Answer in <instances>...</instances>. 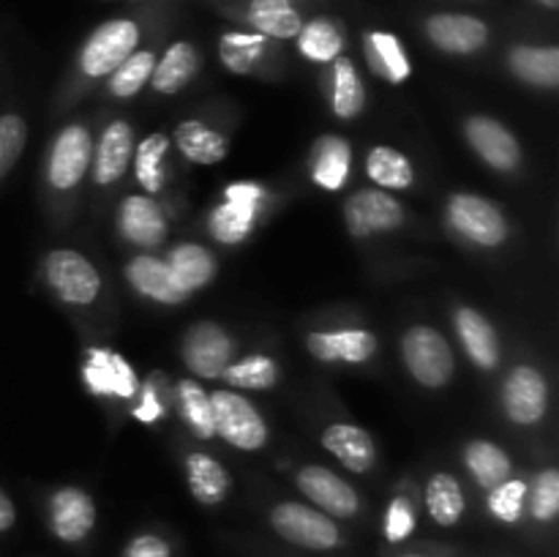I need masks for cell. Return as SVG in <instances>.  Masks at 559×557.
<instances>
[{"instance_id":"obj_1","label":"cell","mask_w":559,"mask_h":557,"mask_svg":"<svg viewBox=\"0 0 559 557\" xmlns=\"http://www.w3.org/2000/svg\"><path fill=\"white\" fill-rule=\"evenodd\" d=\"M207 399H211L216 435H222L229 446L240 451H257L265 446L267 426L249 399L233 391H213Z\"/></svg>"},{"instance_id":"obj_2","label":"cell","mask_w":559,"mask_h":557,"mask_svg":"<svg viewBox=\"0 0 559 557\" xmlns=\"http://www.w3.org/2000/svg\"><path fill=\"white\" fill-rule=\"evenodd\" d=\"M402 355L415 380L426 388H442L453 375V353L440 331L429 325L409 328L402 342Z\"/></svg>"},{"instance_id":"obj_3","label":"cell","mask_w":559,"mask_h":557,"mask_svg":"<svg viewBox=\"0 0 559 557\" xmlns=\"http://www.w3.org/2000/svg\"><path fill=\"white\" fill-rule=\"evenodd\" d=\"M140 42V27L131 20H109L91 33L80 55L87 76H107L129 58Z\"/></svg>"},{"instance_id":"obj_4","label":"cell","mask_w":559,"mask_h":557,"mask_svg":"<svg viewBox=\"0 0 559 557\" xmlns=\"http://www.w3.org/2000/svg\"><path fill=\"white\" fill-rule=\"evenodd\" d=\"M271 524L282 538H287L289 544L306 546V549H333L342 541L333 519L314 508L300 506V502H282L273 508Z\"/></svg>"},{"instance_id":"obj_5","label":"cell","mask_w":559,"mask_h":557,"mask_svg":"<svg viewBox=\"0 0 559 557\" xmlns=\"http://www.w3.org/2000/svg\"><path fill=\"white\" fill-rule=\"evenodd\" d=\"M448 222L478 246H500L508 238V222L495 202L475 194H456L448 202Z\"/></svg>"},{"instance_id":"obj_6","label":"cell","mask_w":559,"mask_h":557,"mask_svg":"<svg viewBox=\"0 0 559 557\" xmlns=\"http://www.w3.org/2000/svg\"><path fill=\"white\" fill-rule=\"evenodd\" d=\"M47 282L66 304H91L102 289L96 268L80 251L58 249L47 257Z\"/></svg>"},{"instance_id":"obj_7","label":"cell","mask_w":559,"mask_h":557,"mask_svg":"<svg viewBox=\"0 0 559 557\" xmlns=\"http://www.w3.org/2000/svg\"><path fill=\"white\" fill-rule=\"evenodd\" d=\"M344 218H347V227L355 238H369L374 233L402 227L404 208L388 191L366 189L349 197L347 205H344Z\"/></svg>"},{"instance_id":"obj_8","label":"cell","mask_w":559,"mask_h":557,"mask_svg":"<svg viewBox=\"0 0 559 557\" xmlns=\"http://www.w3.org/2000/svg\"><path fill=\"white\" fill-rule=\"evenodd\" d=\"M235 353V342L227 336V331L213 322H200L191 328L183 339V360L194 375L205 380H216L224 375Z\"/></svg>"},{"instance_id":"obj_9","label":"cell","mask_w":559,"mask_h":557,"mask_svg":"<svg viewBox=\"0 0 559 557\" xmlns=\"http://www.w3.org/2000/svg\"><path fill=\"white\" fill-rule=\"evenodd\" d=\"M265 191L254 183H235L227 189V202L218 205L211 216V229L222 244H238L254 227L260 202Z\"/></svg>"},{"instance_id":"obj_10","label":"cell","mask_w":559,"mask_h":557,"mask_svg":"<svg viewBox=\"0 0 559 557\" xmlns=\"http://www.w3.org/2000/svg\"><path fill=\"white\" fill-rule=\"evenodd\" d=\"M546 402H549V388H546L544 375L533 366H516L508 375L502 386V404L513 424H538L546 415Z\"/></svg>"},{"instance_id":"obj_11","label":"cell","mask_w":559,"mask_h":557,"mask_svg":"<svg viewBox=\"0 0 559 557\" xmlns=\"http://www.w3.org/2000/svg\"><path fill=\"white\" fill-rule=\"evenodd\" d=\"M93 158V142L85 126H66L49 153V183L55 189H74Z\"/></svg>"},{"instance_id":"obj_12","label":"cell","mask_w":559,"mask_h":557,"mask_svg":"<svg viewBox=\"0 0 559 557\" xmlns=\"http://www.w3.org/2000/svg\"><path fill=\"white\" fill-rule=\"evenodd\" d=\"M464 134H467L469 145L475 147L480 158H484L489 167L502 169H516L522 162V147H519L516 137L495 118H486V115H475L464 123Z\"/></svg>"},{"instance_id":"obj_13","label":"cell","mask_w":559,"mask_h":557,"mask_svg":"<svg viewBox=\"0 0 559 557\" xmlns=\"http://www.w3.org/2000/svg\"><path fill=\"white\" fill-rule=\"evenodd\" d=\"M298 486L311 502H317V506L325 513H331V517L347 519L358 513V491H355L347 481L338 478L333 470L317 467V464L304 467L298 473Z\"/></svg>"},{"instance_id":"obj_14","label":"cell","mask_w":559,"mask_h":557,"mask_svg":"<svg viewBox=\"0 0 559 557\" xmlns=\"http://www.w3.org/2000/svg\"><path fill=\"white\" fill-rule=\"evenodd\" d=\"M96 524V506L91 495L76 486H66L49 497V528L66 544L85 538Z\"/></svg>"},{"instance_id":"obj_15","label":"cell","mask_w":559,"mask_h":557,"mask_svg":"<svg viewBox=\"0 0 559 557\" xmlns=\"http://www.w3.org/2000/svg\"><path fill=\"white\" fill-rule=\"evenodd\" d=\"M426 36L435 47L451 55H473L489 42V27L484 20L469 14H437L426 22Z\"/></svg>"},{"instance_id":"obj_16","label":"cell","mask_w":559,"mask_h":557,"mask_svg":"<svg viewBox=\"0 0 559 557\" xmlns=\"http://www.w3.org/2000/svg\"><path fill=\"white\" fill-rule=\"evenodd\" d=\"M85 382L93 393L102 396H134L136 375L118 353L93 347L85 360Z\"/></svg>"},{"instance_id":"obj_17","label":"cell","mask_w":559,"mask_h":557,"mask_svg":"<svg viewBox=\"0 0 559 557\" xmlns=\"http://www.w3.org/2000/svg\"><path fill=\"white\" fill-rule=\"evenodd\" d=\"M118 227L136 246H158L167 235L164 213L151 197H126L118 213Z\"/></svg>"},{"instance_id":"obj_18","label":"cell","mask_w":559,"mask_h":557,"mask_svg":"<svg viewBox=\"0 0 559 557\" xmlns=\"http://www.w3.org/2000/svg\"><path fill=\"white\" fill-rule=\"evenodd\" d=\"M131 287L145 298L158 300V304H180L186 300V289L180 287L178 278L173 276L167 262L156 260V257H136L126 268Z\"/></svg>"},{"instance_id":"obj_19","label":"cell","mask_w":559,"mask_h":557,"mask_svg":"<svg viewBox=\"0 0 559 557\" xmlns=\"http://www.w3.org/2000/svg\"><path fill=\"white\" fill-rule=\"evenodd\" d=\"M322 446L338 459L353 473H369L377 462L374 442H371L369 431L353 424H333L328 426L322 435Z\"/></svg>"},{"instance_id":"obj_20","label":"cell","mask_w":559,"mask_h":557,"mask_svg":"<svg viewBox=\"0 0 559 557\" xmlns=\"http://www.w3.org/2000/svg\"><path fill=\"white\" fill-rule=\"evenodd\" d=\"M309 349L314 358L325 364H364L377 353V339L369 331H336V333H311Z\"/></svg>"},{"instance_id":"obj_21","label":"cell","mask_w":559,"mask_h":557,"mask_svg":"<svg viewBox=\"0 0 559 557\" xmlns=\"http://www.w3.org/2000/svg\"><path fill=\"white\" fill-rule=\"evenodd\" d=\"M131 151H134L131 126L123 123V120L109 123L107 131L102 134V142H98L96 156H93V178H96V183H115L129 167Z\"/></svg>"},{"instance_id":"obj_22","label":"cell","mask_w":559,"mask_h":557,"mask_svg":"<svg viewBox=\"0 0 559 557\" xmlns=\"http://www.w3.org/2000/svg\"><path fill=\"white\" fill-rule=\"evenodd\" d=\"M456 331L462 339L464 349L469 358L480 366V369H495L500 364V344H497V333L491 322L486 320L480 311L475 309H459L456 311Z\"/></svg>"},{"instance_id":"obj_23","label":"cell","mask_w":559,"mask_h":557,"mask_svg":"<svg viewBox=\"0 0 559 557\" xmlns=\"http://www.w3.org/2000/svg\"><path fill=\"white\" fill-rule=\"evenodd\" d=\"M349 162H353V151H349L347 140L333 134L320 137L314 145V156H311V178L328 191L342 189L347 183Z\"/></svg>"},{"instance_id":"obj_24","label":"cell","mask_w":559,"mask_h":557,"mask_svg":"<svg viewBox=\"0 0 559 557\" xmlns=\"http://www.w3.org/2000/svg\"><path fill=\"white\" fill-rule=\"evenodd\" d=\"M200 69V55L189 42H175L164 58L153 66L151 85L158 93H178Z\"/></svg>"},{"instance_id":"obj_25","label":"cell","mask_w":559,"mask_h":557,"mask_svg":"<svg viewBox=\"0 0 559 557\" xmlns=\"http://www.w3.org/2000/svg\"><path fill=\"white\" fill-rule=\"evenodd\" d=\"M249 22L260 36L295 38L304 27L298 9L289 0H251Z\"/></svg>"},{"instance_id":"obj_26","label":"cell","mask_w":559,"mask_h":557,"mask_svg":"<svg viewBox=\"0 0 559 557\" xmlns=\"http://www.w3.org/2000/svg\"><path fill=\"white\" fill-rule=\"evenodd\" d=\"M167 265L186 293L205 287L216 276V260H213L211 251L197 244L175 246L167 257Z\"/></svg>"},{"instance_id":"obj_27","label":"cell","mask_w":559,"mask_h":557,"mask_svg":"<svg viewBox=\"0 0 559 557\" xmlns=\"http://www.w3.org/2000/svg\"><path fill=\"white\" fill-rule=\"evenodd\" d=\"M511 71L519 80L538 87L559 85V49L557 47H516L511 52Z\"/></svg>"},{"instance_id":"obj_28","label":"cell","mask_w":559,"mask_h":557,"mask_svg":"<svg viewBox=\"0 0 559 557\" xmlns=\"http://www.w3.org/2000/svg\"><path fill=\"white\" fill-rule=\"evenodd\" d=\"M186 473H189V489L205 506H216L227 497L229 475L222 464L207 453H191L186 459Z\"/></svg>"},{"instance_id":"obj_29","label":"cell","mask_w":559,"mask_h":557,"mask_svg":"<svg viewBox=\"0 0 559 557\" xmlns=\"http://www.w3.org/2000/svg\"><path fill=\"white\" fill-rule=\"evenodd\" d=\"M464 462H467V470L473 473V478L489 491L495 486L506 484L513 473V464L508 459V453L500 446L486 440L469 442L467 451H464Z\"/></svg>"},{"instance_id":"obj_30","label":"cell","mask_w":559,"mask_h":557,"mask_svg":"<svg viewBox=\"0 0 559 557\" xmlns=\"http://www.w3.org/2000/svg\"><path fill=\"white\" fill-rule=\"evenodd\" d=\"M175 142L194 164H216L227 156V140L200 120H186L175 131Z\"/></svg>"},{"instance_id":"obj_31","label":"cell","mask_w":559,"mask_h":557,"mask_svg":"<svg viewBox=\"0 0 559 557\" xmlns=\"http://www.w3.org/2000/svg\"><path fill=\"white\" fill-rule=\"evenodd\" d=\"M366 58H369V66L380 76L391 82H404L409 76V58L404 55L402 44L393 33L371 31L366 36Z\"/></svg>"},{"instance_id":"obj_32","label":"cell","mask_w":559,"mask_h":557,"mask_svg":"<svg viewBox=\"0 0 559 557\" xmlns=\"http://www.w3.org/2000/svg\"><path fill=\"white\" fill-rule=\"evenodd\" d=\"M426 508L442 528H451L464 513V491L459 481L448 473H437L426 486Z\"/></svg>"},{"instance_id":"obj_33","label":"cell","mask_w":559,"mask_h":557,"mask_svg":"<svg viewBox=\"0 0 559 557\" xmlns=\"http://www.w3.org/2000/svg\"><path fill=\"white\" fill-rule=\"evenodd\" d=\"M331 96H333V112H336L338 118L349 120V118H355L360 109H364L366 91H364V82H360L358 69H355L353 60H347V58L333 60Z\"/></svg>"},{"instance_id":"obj_34","label":"cell","mask_w":559,"mask_h":557,"mask_svg":"<svg viewBox=\"0 0 559 557\" xmlns=\"http://www.w3.org/2000/svg\"><path fill=\"white\" fill-rule=\"evenodd\" d=\"M300 52L317 63H331L342 55L344 33L333 20H311L309 25L300 27L298 33Z\"/></svg>"},{"instance_id":"obj_35","label":"cell","mask_w":559,"mask_h":557,"mask_svg":"<svg viewBox=\"0 0 559 557\" xmlns=\"http://www.w3.org/2000/svg\"><path fill=\"white\" fill-rule=\"evenodd\" d=\"M366 173L382 189H409L413 186V164L396 147L377 145L366 158Z\"/></svg>"},{"instance_id":"obj_36","label":"cell","mask_w":559,"mask_h":557,"mask_svg":"<svg viewBox=\"0 0 559 557\" xmlns=\"http://www.w3.org/2000/svg\"><path fill=\"white\" fill-rule=\"evenodd\" d=\"M178 402H180V415L189 424V429L197 437L207 440V437L216 435V426H213V410L207 393L197 386L194 380H183L178 386Z\"/></svg>"},{"instance_id":"obj_37","label":"cell","mask_w":559,"mask_h":557,"mask_svg":"<svg viewBox=\"0 0 559 557\" xmlns=\"http://www.w3.org/2000/svg\"><path fill=\"white\" fill-rule=\"evenodd\" d=\"M262 52H265V36H260V33H227L218 44L224 66L235 74H246V71L254 69Z\"/></svg>"},{"instance_id":"obj_38","label":"cell","mask_w":559,"mask_h":557,"mask_svg":"<svg viewBox=\"0 0 559 557\" xmlns=\"http://www.w3.org/2000/svg\"><path fill=\"white\" fill-rule=\"evenodd\" d=\"M224 380L233 388H249V391H265L278 380V366L265 355H251V358L238 360V364L224 369Z\"/></svg>"},{"instance_id":"obj_39","label":"cell","mask_w":559,"mask_h":557,"mask_svg":"<svg viewBox=\"0 0 559 557\" xmlns=\"http://www.w3.org/2000/svg\"><path fill=\"white\" fill-rule=\"evenodd\" d=\"M153 66H156V55L153 52H131L118 69L112 71V82H109V91L120 98H129L134 93H140L145 87V82H151Z\"/></svg>"},{"instance_id":"obj_40","label":"cell","mask_w":559,"mask_h":557,"mask_svg":"<svg viewBox=\"0 0 559 557\" xmlns=\"http://www.w3.org/2000/svg\"><path fill=\"white\" fill-rule=\"evenodd\" d=\"M167 137L164 134H151L142 140V145L136 147V180L145 186V191H162L164 186V169L162 162L167 156Z\"/></svg>"},{"instance_id":"obj_41","label":"cell","mask_w":559,"mask_h":557,"mask_svg":"<svg viewBox=\"0 0 559 557\" xmlns=\"http://www.w3.org/2000/svg\"><path fill=\"white\" fill-rule=\"evenodd\" d=\"M27 140V126L20 115H0V180L11 173Z\"/></svg>"},{"instance_id":"obj_42","label":"cell","mask_w":559,"mask_h":557,"mask_svg":"<svg viewBox=\"0 0 559 557\" xmlns=\"http://www.w3.org/2000/svg\"><path fill=\"white\" fill-rule=\"evenodd\" d=\"M530 511L538 522H551L559 511V473L557 470H544L535 478L533 495H530Z\"/></svg>"},{"instance_id":"obj_43","label":"cell","mask_w":559,"mask_h":557,"mask_svg":"<svg viewBox=\"0 0 559 557\" xmlns=\"http://www.w3.org/2000/svg\"><path fill=\"white\" fill-rule=\"evenodd\" d=\"M524 497H527V484L524 481L508 478L506 484L495 486L489 497V508L502 522H519L524 511Z\"/></svg>"},{"instance_id":"obj_44","label":"cell","mask_w":559,"mask_h":557,"mask_svg":"<svg viewBox=\"0 0 559 557\" xmlns=\"http://www.w3.org/2000/svg\"><path fill=\"white\" fill-rule=\"evenodd\" d=\"M415 530V511H413V502L407 497H396L388 508V517H385V535L388 541L399 544V541L407 538L409 533Z\"/></svg>"},{"instance_id":"obj_45","label":"cell","mask_w":559,"mask_h":557,"mask_svg":"<svg viewBox=\"0 0 559 557\" xmlns=\"http://www.w3.org/2000/svg\"><path fill=\"white\" fill-rule=\"evenodd\" d=\"M123 557H169L167 541L158 538V535L145 533L136 535L129 546H126Z\"/></svg>"},{"instance_id":"obj_46","label":"cell","mask_w":559,"mask_h":557,"mask_svg":"<svg viewBox=\"0 0 559 557\" xmlns=\"http://www.w3.org/2000/svg\"><path fill=\"white\" fill-rule=\"evenodd\" d=\"M162 413H164V407H162V402H158L156 391H153V386H147L145 391H142L140 404H136L134 418L145 420V424H153V420L162 418Z\"/></svg>"},{"instance_id":"obj_47","label":"cell","mask_w":559,"mask_h":557,"mask_svg":"<svg viewBox=\"0 0 559 557\" xmlns=\"http://www.w3.org/2000/svg\"><path fill=\"white\" fill-rule=\"evenodd\" d=\"M14 522H16L14 502H11V497L0 489V533H5V530L14 528Z\"/></svg>"},{"instance_id":"obj_48","label":"cell","mask_w":559,"mask_h":557,"mask_svg":"<svg viewBox=\"0 0 559 557\" xmlns=\"http://www.w3.org/2000/svg\"><path fill=\"white\" fill-rule=\"evenodd\" d=\"M540 5H546V9H557L559 5V0H538Z\"/></svg>"},{"instance_id":"obj_49","label":"cell","mask_w":559,"mask_h":557,"mask_svg":"<svg viewBox=\"0 0 559 557\" xmlns=\"http://www.w3.org/2000/svg\"><path fill=\"white\" fill-rule=\"evenodd\" d=\"M407 557H420V555H407Z\"/></svg>"}]
</instances>
